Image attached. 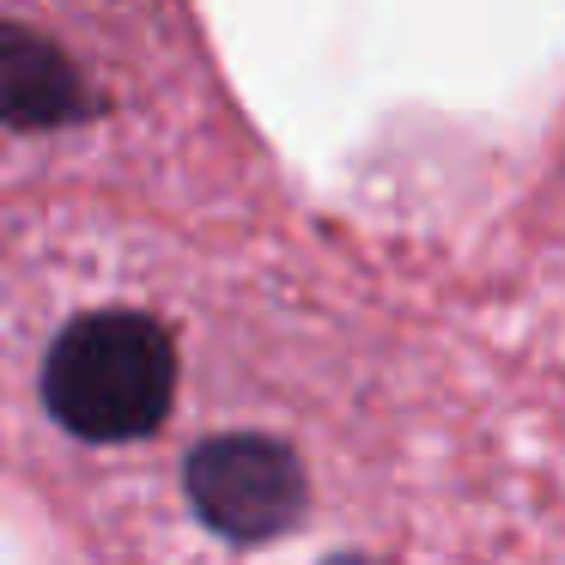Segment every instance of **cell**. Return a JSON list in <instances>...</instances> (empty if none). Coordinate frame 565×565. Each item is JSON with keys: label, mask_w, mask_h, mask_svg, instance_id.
<instances>
[{"label": "cell", "mask_w": 565, "mask_h": 565, "mask_svg": "<svg viewBox=\"0 0 565 565\" xmlns=\"http://www.w3.org/2000/svg\"><path fill=\"white\" fill-rule=\"evenodd\" d=\"M38 402L50 426L86 450L147 444L183 402V341L135 298L86 305L55 322L38 359Z\"/></svg>", "instance_id": "1"}, {"label": "cell", "mask_w": 565, "mask_h": 565, "mask_svg": "<svg viewBox=\"0 0 565 565\" xmlns=\"http://www.w3.org/2000/svg\"><path fill=\"white\" fill-rule=\"evenodd\" d=\"M183 499L195 523L225 547H268L292 535L310 504V475L292 438L256 426L207 431L183 456Z\"/></svg>", "instance_id": "2"}]
</instances>
